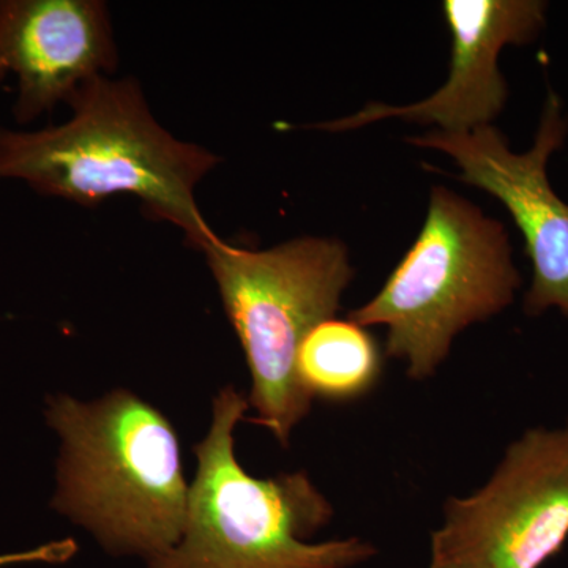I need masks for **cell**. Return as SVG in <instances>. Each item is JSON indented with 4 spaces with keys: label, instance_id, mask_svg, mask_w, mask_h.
Listing matches in <instances>:
<instances>
[{
    "label": "cell",
    "instance_id": "6da1fadb",
    "mask_svg": "<svg viewBox=\"0 0 568 568\" xmlns=\"http://www.w3.org/2000/svg\"><path fill=\"white\" fill-rule=\"evenodd\" d=\"M67 103L73 115L62 125L39 132L0 126V179L84 207L130 194L153 220L182 230L193 248L203 252L219 237L194 201L219 156L164 130L133 78L100 74Z\"/></svg>",
    "mask_w": 568,
    "mask_h": 568
},
{
    "label": "cell",
    "instance_id": "7a4b0ae2",
    "mask_svg": "<svg viewBox=\"0 0 568 568\" xmlns=\"http://www.w3.org/2000/svg\"><path fill=\"white\" fill-rule=\"evenodd\" d=\"M62 439L52 507L91 530L112 555L151 560L181 541L189 510L173 425L132 392L99 402H48Z\"/></svg>",
    "mask_w": 568,
    "mask_h": 568
},
{
    "label": "cell",
    "instance_id": "3957f363",
    "mask_svg": "<svg viewBox=\"0 0 568 568\" xmlns=\"http://www.w3.org/2000/svg\"><path fill=\"white\" fill-rule=\"evenodd\" d=\"M248 406L233 386L213 399L211 432L194 446L183 536L148 568H353L375 558V545L361 537L308 541L334 507L305 473L256 478L241 466L234 428Z\"/></svg>",
    "mask_w": 568,
    "mask_h": 568
},
{
    "label": "cell",
    "instance_id": "277c9868",
    "mask_svg": "<svg viewBox=\"0 0 568 568\" xmlns=\"http://www.w3.org/2000/svg\"><path fill=\"white\" fill-rule=\"evenodd\" d=\"M521 275L506 227L446 186H433L428 213L379 293L347 320L387 331L386 355L414 381L432 377L469 325L514 304Z\"/></svg>",
    "mask_w": 568,
    "mask_h": 568
},
{
    "label": "cell",
    "instance_id": "5b68a950",
    "mask_svg": "<svg viewBox=\"0 0 568 568\" xmlns=\"http://www.w3.org/2000/svg\"><path fill=\"white\" fill-rule=\"evenodd\" d=\"M252 373L253 424L290 446L312 398L295 373L306 334L335 317L354 278L336 239L301 237L268 250H246L216 237L203 250Z\"/></svg>",
    "mask_w": 568,
    "mask_h": 568
},
{
    "label": "cell",
    "instance_id": "8992f818",
    "mask_svg": "<svg viewBox=\"0 0 568 568\" xmlns=\"http://www.w3.org/2000/svg\"><path fill=\"white\" fill-rule=\"evenodd\" d=\"M568 541V436L534 426L504 452L487 484L450 497L428 568H541Z\"/></svg>",
    "mask_w": 568,
    "mask_h": 568
},
{
    "label": "cell",
    "instance_id": "52a82bcc",
    "mask_svg": "<svg viewBox=\"0 0 568 568\" xmlns=\"http://www.w3.org/2000/svg\"><path fill=\"white\" fill-rule=\"evenodd\" d=\"M568 119L562 102L549 92L532 148L517 153L496 126L466 133L440 130L407 138L417 148L447 153L462 171L459 181L500 201L525 239L532 280L525 312L540 316L558 310L568 320V204L552 190L548 163L562 148Z\"/></svg>",
    "mask_w": 568,
    "mask_h": 568
},
{
    "label": "cell",
    "instance_id": "ba28073f",
    "mask_svg": "<svg viewBox=\"0 0 568 568\" xmlns=\"http://www.w3.org/2000/svg\"><path fill=\"white\" fill-rule=\"evenodd\" d=\"M444 17L452 33L448 80L439 91L406 106L366 104L364 110L336 121L305 129L342 133L386 119L437 125L440 132L466 133L493 121L506 106L507 82L499 70L500 51L537 39L547 22L540 0H446Z\"/></svg>",
    "mask_w": 568,
    "mask_h": 568
},
{
    "label": "cell",
    "instance_id": "9c48e42d",
    "mask_svg": "<svg viewBox=\"0 0 568 568\" xmlns=\"http://www.w3.org/2000/svg\"><path fill=\"white\" fill-rule=\"evenodd\" d=\"M118 50L99 0H0V82L18 80L20 123L51 112L85 81L110 74Z\"/></svg>",
    "mask_w": 568,
    "mask_h": 568
},
{
    "label": "cell",
    "instance_id": "30bf717a",
    "mask_svg": "<svg viewBox=\"0 0 568 568\" xmlns=\"http://www.w3.org/2000/svg\"><path fill=\"white\" fill-rule=\"evenodd\" d=\"M384 355L364 325L328 317L306 334L295 358L298 384L310 398L354 402L383 376Z\"/></svg>",
    "mask_w": 568,
    "mask_h": 568
},
{
    "label": "cell",
    "instance_id": "8fae6325",
    "mask_svg": "<svg viewBox=\"0 0 568 568\" xmlns=\"http://www.w3.org/2000/svg\"><path fill=\"white\" fill-rule=\"evenodd\" d=\"M562 428H564V432H566L567 436H568V417H567L566 425H564Z\"/></svg>",
    "mask_w": 568,
    "mask_h": 568
}]
</instances>
